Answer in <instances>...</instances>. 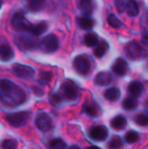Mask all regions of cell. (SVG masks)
<instances>
[{"label": "cell", "mask_w": 148, "mask_h": 149, "mask_svg": "<svg viewBox=\"0 0 148 149\" xmlns=\"http://www.w3.org/2000/svg\"><path fill=\"white\" fill-rule=\"evenodd\" d=\"M0 100L6 106L17 107L26 101V94L14 82L0 79Z\"/></svg>", "instance_id": "1"}, {"label": "cell", "mask_w": 148, "mask_h": 149, "mask_svg": "<svg viewBox=\"0 0 148 149\" xmlns=\"http://www.w3.org/2000/svg\"><path fill=\"white\" fill-rule=\"evenodd\" d=\"M59 41L56 35L48 34L39 43V49L45 53H53L58 51Z\"/></svg>", "instance_id": "2"}, {"label": "cell", "mask_w": 148, "mask_h": 149, "mask_svg": "<svg viewBox=\"0 0 148 149\" xmlns=\"http://www.w3.org/2000/svg\"><path fill=\"white\" fill-rule=\"evenodd\" d=\"M60 91L62 93V96L67 100L73 101L77 100L79 96V88L78 86L72 80H65L62 83Z\"/></svg>", "instance_id": "3"}, {"label": "cell", "mask_w": 148, "mask_h": 149, "mask_svg": "<svg viewBox=\"0 0 148 149\" xmlns=\"http://www.w3.org/2000/svg\"><path fill=\"white\" fill-rule=\"evenodd\" d=\"M73 67L80 75H87L92 69L90 59L85 55H79L73 60Z\"/></svg>", "instance_id": "4"}, {"label": "cell", "mask_w": 148, "mask_h": 149, "mask_svg": "<svg viewBox=\"0 0 148 149\" xmlns=\"http://www.w3.org/2000/svg\"><path fill=\"white\" fill-rule=\"evenodd\" d=\"M30 118V114L27 112H18L7 115L5 117L6 121L13 127H20L24 126Z\"/></svg>", "instance_id": "5"}, {"label": "cell", "mask_w": 148, "mask_h": 149, "mask_svg": "<svg viewBox=\"0 0 148 149\" xmlns=\"http://www.w3.org/2000/svg\"><path fill=\"white\" fill-rule=\"evenodd\" d=\"M126 52L133 59H142L148 55L147 51L136 41H133L127 45Z\"/></svg>", "instance_id": "6"}, {"label": "cell", "mask_w": 148, "mask_h": 149, "mask_svg": "<svg viewBox=\"0 0 148 149\" xmlns=\"http://www.w3.org/2000/svg\"><path fill=\"white\" fill-rule=\"evenodd\" d=\"M11 71L14 75L17 78L30 79H32L35 75V70L29 65H21V64H15L11 67Z\"/></svg>", "instance_id": "7"}, {"label": "cell", "mask_w": 148, "mask_h": 149, "mask_svg": "<svg viewBox=\"0 0 148 149\" xmlns=\"http://www.w3.org/2000/svg\"><path fill=\"white\" fill-rule=\"evenodd\" d=\"M11 24L13 28L17 31H28V32H30L33 25L20 13H16L13 16L11 20Z\"/></svg>", "instance_id": "8"}, {"label": "cell", "mask_w": 148, "mask_h": 149, "mask_svg": "<svg viewBox=\"0 0 148 149\" xmlns=\"http://www.w3.org/2000/svg\"><path fill=\"white\" fill-rule=\"evenodd\" d=\"M108 129L105 126H96L89 133L90 138L95 141H104L108 136Z\"/></svg>", "instance_id": "9"}, {"label": "cell", "mask_w": 148, "mask_h": 149, "mask_svg": "<svg viewBox=\"0 0 148 149\" xmlns=\"http://www.w3.org/2000/svg\"><path fill=\"white\" fill-rule=\"evenodd\" d=\"M35 125L40 131L47 132L51 128L52 121H51V119L46 113H41L38 115V117L36 118Z\"/></svg>", "instance_id": "10"}, {"label": "cell", "mask_w": 148, "mask_h": 149, "mask_svg": "<svg viewBox=\"0 0 148 149\" xmlns=\"http://www.w3.org/2000/svg\"><path fill=\"white\" fill-rule=\"evenodd\" d=\"M128 69L127 63L123 58H118L113 65L112 70L118 76H124L126 74Z\"/></svg>", "instance_id": "11"}, {"label": "cell", "mask_w": 148, "mask_h": 149, "mask_svg": "<svg viewBox=\"0 0 148 149\" xmlns=\"http://www.w3.org/2000/svg\"><path fill=\"white\" fill-rule=\"evenodd\" d=\"M112 80H113V76L111 73L107 72H99L94 79L95 84L99 86H106L111 84Z\"/></svg>", "instance_id": "12"}, {"label": "cell", "mask_w": 148, "mask_h": 149, "mask_svg": "<svg viewBox=\"0 0 148 149\" xmlns=\"http://www.w3.org/2000/svg\"><path fill=\"white\" fill-rule=\"evenodd\" d=\"M77 24L80 29L85 30V31H90L95 25V20L89 16H83V17H78Z\"/></svg>", "instance_id": "13"}, {"label": "cell", "mask_w": 148, "mask_h": 149, "mask_svg": "<svg viewBox=\"0 0 148 149\" xmlns=\"http://www.w3.org/2000/svg\"><path fill=\"white\" fill-rule=\"evenodd\" d=\"M79 10L87 15H91L96 9V3L94 0H79Z\"/></svg>", "instance_id": "14"}, {"label": "cell", "mask_w": 148, "mask_h": 149, "mask_svg": "<svg viewBox=\"0 0 148 149\" xmlns=\"http://www.w3.org/2000/svg\"><path fill=\"white\" fill-rule=\"evenodd\" d=\"M127 90L132 97L139 98L140 96H141V94L144 91V86H143L142 83H140V81H133L129 84Z\"/></svg>", "instance_id": "15"}, {"label": "cell", "mask_w": 148, "mask_h": 149, "mask_svg": "<svg viewBox=\"0 0 148 149\" xmlns=\"http://www.w3.org/2000/svg\"><path fill=\"white\" fill-rule=\"evenodd\" d=\"M13 57H14V52L9 45L3 44L0 45V59L2 61L8 62L11 60Z\"/></svg>", "instance_id": "16"}, {"label": "cell", "mask_w": 148, "mask_h": 149, "mask_svg": "<svg viewBox=\"0 0 148 149\" xmlns=\"http://www.w3.org/2000/svg\"><path fill=\"white\" fill-rule=\"evenodd\" d=\"M16 43L22 49H25V50H31V49H33L36 46L35 40L32 39V38H27V37H20V38H17Z\"/></svg>", "instance_id": "17"}, {"label": "cell", "mask_w": 148, "mask_h": 149, "mask_svg": "<svg viewBox=\"0 0 148 149\" xmlns=\"http://www.w3.org/2000/svg\"><path fill=\"white\" fill-rule=\"evenodd\" d=\"M25 1L28 9L33 12H37L43 10L47 2V0H25Z\"/></svg>", "instance_id": "18"}, {"label": "cell", "mask_w": 148, "mask_h": 149, "mask_svg": "<svg viewBox=\"0 0 148 149\" xmlns=\"http://www.w3.org/2000/svg\"><path fill=\"white\" fill-rule=\"evenodd\" d=\"M126 11L131 17H136L140 14V7L136 0H128L126 2Z\"/></svg>", "instance_id": "19"}, {"label": "cell", "mask_w": 148, "mask_h": 149, "mask_svg": "<svg viewBox=\"0 0 148 149\" xmlns=\"http://www.w3.org/2000/svg\"><path fill=\"white\" fill-rule=\"evenodd\" d=\"M120 95H121V93H120V90L118 87H111V88H108L104 93V97L107 100L113 101V102L117 101L120 98Z\"/></svg>", "instance_id": "20"}, {"label": "cell", "mask_w": 148, "mask_h": 149, "mask_svg": "<svg viewBox=\"0 0 148 149\" xmlns=\"http://www.w3.org/2000/svg\"><path fill=\"white\" fill-rule=\"evenodd\" d=\"M126 125V119L123 115H117L111 120V126L115 130H123Z\"/></svg>", "instance_id": "21"}, {"label": "cell", "mask_w": 148, "mask_h": 149, "mask_svg": "<svg viewBox=\"0 0 148 149\" xmlns=\"http://www.w3.org/2000/svg\"><path fill=\"white\" fill-rule=\"evenodd\" d=\"M108 49H109V45L106 41H105V40L99 41V44L94 48V55L97 58H100L105 56V54L107 52Z\"/></svg>", "instance_id": "22"}, {"label": "cell", "mask_w": 148, "mask_h": 149, "mask_svg": "<svg viewBox=\"0 0 148 149\" xmlns=\"http://www.w3.org/2000/svg\"><path fill=\"white\" fill-rule=\"evenodd\" d=\"M47 29H48V24L45 22H41L37 24H33L30 31V33H31L34 36H39L44 34L47 31Z\"/></svg>", "instance_id": "23"}, {"label": "cell", "mask_w": 148, "mask_h": 149, "mask_svg": "<svg viewBox=\"0 0 148 149\" xmlns=\"http://www.w3.org/2000/svg\"><path fill=\"white\" fill-rule=\"evenodd\" d=\"M84 42L85 45L88 47H96L99 41V37L95 32H88L84 38Z\"/></svg>", "instance_id": "24"}, {"label": "cell", "mask_w": 148, "mask_h": 149, "mask_svg": "<svg viewBox=\"0 0 148 149\" xmlns=\"http://www.w3.org/2000/svg\"><path fill=\"white\" fill-rule=\"evenodd\" d=\"M84 111L86 114H88L89 116L92 117H96L99 114V107L93 103V102H90V103H85L84 105Z\"/></svg>", "instance_id": "25"}, {"label": "cell", "mask_w": 148, "mask_h": 149, "mask_svg": "<svg viewBox=\"0 0 148 149\" xmlns=\"http://www.w3.org/2000/svg\"><path fill=\"white\" fill-rule=\"evenodd\" d=\"M122 106H123L125 110L132 111V110H134L138 107V101H137L136 98H133L131 96V97L126 98L124 100Z\"/></svg>", "instance_id": "26"}, {"label": "cell", "mask_w": 148, "mask_h": 149, "mask_svg": "<svg viewBox=\"0 0 148 149\" xmlns=\"http://www.w3.org/2000/svg\"><path fill=\"white\" fill-rule=\"evenodd\" d=\"M107 23L113 29H120L122 26V22L120 18H118L114 14H109L107 16Z\"/></svg>", "instance_id": "27"}, {"label": "cell", "mask_w": 148, "mask_h": 149, "mask_svg": "<svg viewBox=\"0 0 148 149\" xmlns=\"http://www.w3.org/2000/svg\"><path fill=\"white\" fill-rule=\"evenodd\" d=\"M124 147V142L119 136L113 137L108 142V149H122Z\"/></svg>", "instance_id": "28"}, {"label": "cell", "mask_w": 148, "mask_h": 149, "mask_svg": "<svg viewBox=\"0 0 148 149\" xmlns=\"http://www.w3.org/2000/svg\"><path fill=\"white\" fill-rule=\"evenodd\" d=\"M49 148L50 149H65L66 148V143L59 138L53 139L49 143Z\"/></svg>", "instance_id": "29"}, {"label": "cell", "mask_w": 148, "mask_h": 149, "mask_svg": "<svg viewBox=\"0 0 148 149\" xmlns=\"http://www.w3.org/2000/svg\"><path fill=\"white\" fill-rule=\"evenodd\" d=\"M135 123L140 127L148 126V114L147 113H139L134 118Z\"/></svg>", "instance_id": "30"}, {"label": "cell", "mask_w": 148, "mask_h": 149, "mask_svg": "<svg viewBox=\"0 0 148 149\" xmlns=\"http://www.w3.org/2000/svg\"><path fill=\"white\" fill-rule=\"evenodd\" d=\"M139 139H140V135L135 131H129L126 134V136H125L126 141L129 144L136 143L139 141Z\"/></svg>", "instance_id": "31"}, {"label": "cell", "mask_w": 148, "mask_h": 149, "mask_svg": "<svg viewBox=\"0 0 148 149\" xmlns=\"http://www.w3.org/2000/svg\"><path fill=\"white\" fill-rule=\"evenodd\" d=\"M17 143L15 140L12 139H6L2 141L0 148L1 149H17Z\"/></svg>", "instance_id": "32"}, {"label": "cell", "mask_w": 148, "mask_h": 149, "mask_svg": "<svg viewBox=\"0 0 148 149\" xmlns=\"http://www.w3.org/2000/svg\"><path fill=\"white\" fill-rule=\"evenodd\" d=\"M51 77H52V75H51V72H41V74H40L39 81H40L42 84H44V85L48 84V83L51 80Z\"/></svg>", "instance_id": "33"}, {"label": "cell", "mask_w": 148, "mask_h": 149, "mask_svg": "<svg viewBox=\"0 0 148 149\" xmlns=\"http://www.w3.org/2000/svg\"><path fill=\"white\" fill-rule=\"evenodd\" d=\"M115 6H116L117 10L120 13H122L126 9V2H125L124 0H116L115 1Z\"/></svg>", "instance_id": "34"}, {"label": "cell", "mask_w": 148, "mask_h": 149, "mask_svg": "<svg viewBox=\"0 0 148 149\" xmlns=\"http://www.w3.org/2000/svg\"><path fill=\"white\" fill-rule=\"evenodd\" d=\"M50 100L51 102L55 105V106H58L61 102H62V98L60 95L57 94V93H52L50 97Z\"/></svg>", "instance_id": "35"}, {"label": "cell", "mask_w": 148, "mask_h": 149, "mask_svg": "<svg viewBox=\"0 0 148 149\" xmlns=\"http://www.w3.org/2000/svg\"><path fill=\"white\" fill-rule=\"evenodd\" d=\"M141 43L148 47V31H145L141 34Z\"/></svg>", "instance_id": "36"}, {"label": "cell", "mask_w": 148, "mask_h": 149, "mask_svg": "<svg viewBox=\"0 0 148 149\" xmlns=\"http://www.w3.org/2000/svg\"><path fill=\"white\" fill-rule=\"evenodd\" d=\"M87 149H101L100 148L97 147V146H91V147H88Z\"/></svg>", "instance_id": "37"}, {"label": "cell", "mask_w": 148, "mask_h": 149, "mask_svg": "<svg viewBox=\"0 0 148 149\" xmlns=\"http://www.w3.org/2000/svg\"><path fill=\"white\" fill-rule=\"evenodd\" d=\"M68 149H80V148H79V147H78V146L73 145V146H71V147H70Z\"/></svg>", "instance_id": "38"}, {"label": "cell", "mask_w": 148, "mask_h": 149, "mask_svg": "<svg viewBox=\"0 0 148 149\" xmlns=\"http://www.w3.org/2000/svg\"><path fill=\"white\" fill-rule=\"evenodd\" d=\"M2 5H3V1H2V0H0V9L2 8Z\"/></svg>", "instance_id": "39"}, {"label": "cell", "mask_w": 148, "mask_h": 149, "mask_svg": "<svg viewBox=\"0 0 148 149\" xmlns=\"http://www.w3.org/2000/svg\"><path fill=\"white\" fill-rule=\"evenodd\" d=\"M147 106H148V101H147Z\"/></svg>", "instance_id": "40"}]
</instances>
